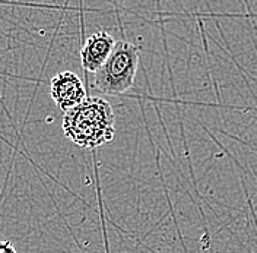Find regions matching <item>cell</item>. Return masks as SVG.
Here are the masks:
<instances>
[{
    "label": "cell",
    "mask_w": 257,
    "mask_h": 253,
    "mask_svg": "<svg viewBox=\"0 0 257 253\" xmlns=\"http://www.w3.org/2000/svg\"><path fill=\"white\" fill-rule=\"evenodd\" d=\"M64 136L85 149L111 143L115 136V114L102 97H86L73 110L64 113Z\"/></svg>",
    "instance_id": "1"
},
{
    "label": "cell",
    "mask_w": 257,
    "mask_h": 253,
    "mask_svg": "<svg viewBox=\"0 0 257 253\" xmlns=\"http://www.w3.org/2000/svg\"><path fill=\"white\" fill-rule=\"evenodd\" d=\"M138 66L139 47L124 40L115 41L107 62L94 73V87L104 94H124L135 83Z\"/></svg>",
    "instance_id": "2"
},
{
    "label": "cell",
    "mask_w": 257,
    "mask_h": 253,
    "mask_svg": "<svg viewBox=\"0 0 257 253\" xmlns=\"http://www.w3.org/2000/svg\"><path fill=\"white\" fill-rule=\"evenodd\" d=\"M50 95L57 109L67 113L86 100V90L76 73L64 70L50 80Z\"/></svg>",
    "instance_id": "3"
},
{
    "label": "cell",
    "mask_w": 257,
    "mask_h": 253,
    "mask_svg": "<svg viewBox=\"0 0 257 253\" xmlns=\"http://www.w3.org/2000/svg\"><path fill=\"white\" fill-rule=\"evenodd\" d=\"M114 46L115 40L107 31H98L89 35L80 50L82 67L89 73H96L110 57Z\"/></svg>",
    "instance_id": "4"
},
{
    "label": "cell",
    "mask_w": 257,
    "mask_h": 253,
    "mask_svg": "<svg viewBox=\"0 0 257 253\" xmlns=\"http://www.w3.org/2000/svg\"><path fill=\"white\" fill-rule=\"evenodd\" d=\"M0 253H16L14 243L6 241V240H2L0 241Z\"/></svg>",
    "instance_id": "5"
}]
</instances>
